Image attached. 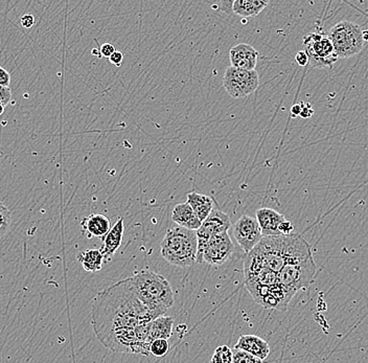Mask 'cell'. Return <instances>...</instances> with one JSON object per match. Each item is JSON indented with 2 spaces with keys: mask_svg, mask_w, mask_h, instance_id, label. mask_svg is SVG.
Segmentation results:
<instances>
[{
  "mask_svg": "<svg viewBox=\"0 0 368 363\" xmlns=\"http://www.w3.org/2000/svg\"><path fill=\"white\" fill-rule=\"evenodd\" d=\"M156 318L137 296L132 277L101 291L93 301L91 325L97 340L104 342L117 332L134 329Z\"/></svg>",
  "mask_w": 368,
  "mask_h": 363,
  "instance_id": "6da1fadb",
  "label": "cell"
},
{
  "mask_svg": "<svg viewBox=\"0 0 368 363\" xmlns=\"http://www.w3.org/2000/svg\"><path fill=\"white\" fill-rule=\"evenodd\" d=\"M131 277L137 296L154 316L165 315L173 307V290L165 277L152 270H141Z\"/></svg>",
  "mask_w": 368,
  "mask_h": 363,
  "instance_id": "7a4b0ae2",
  "label": "cell"
},
{
  "mask_svg": "<svg viewBox=\"0 0 368 363\" xmlns=\"http://www.w3.org/2000/svg\"><path fill=\"white\" fill-rule=\"evenodd\" d=\"M198 242L196 231L176 225L167 229L160 243V253L163 259L171 265L189 267L196 262Z\"/></svg>",
  "mask_w": 368,
  "mask_h": 363,
  "instance_id": "3957f363",
  "label": "cell"
},
{
  "mask_svg": "<svg viewBox=\"0 0 368 363\" xmlns=\"http://www.w3.org/2000/svg\"><path fill=\"white\" fill-rule=\"evenodd\" d=\"M328 35L338 58H352L364 49L363 28L352 21H340L331 28Z\"/></svg>",
  "mask_w": 368,
  "mask_h": 363,
  "instance_id": "277c9868",
  "label": "cell"
},
{
  "mask_svg": "<svg viewBox=\"0 0 368 363\" xmlns=\"http://www.w3.org/2000/svg\"><path fill=\"white\" fill-rule=\"evenodd\" d=\"M316 264L314 258L285 264L278 272V283L292 297L299 290L306 289L314 281Z\"/></svg>",
  "mask_w": 368,
  "mask_h": 363,
  "instance_id": "5b68a950",
  "label": "cell"
},
{
  "mask_svg": "<svg viewBox=\"0 0 368 363\" xmlns=\"http://www.w3.org/2000/svg\"><path fill=\"white\" fill-rule=\"evenodd\" d=\"M302 42L309 57V64L315 69H332L339 59L328 34L310 33L304 37Z\"/></svg>",
  "mask_w": 368,
  "mask_h": 363,
  "instance_id": "8992f818",
  "label": "cell"
},
{
  "mask_svg": "<svg viewBox=\"0 0 368 363\" xmlns=\"http://www.w3.org/2000/svg\"><path fill=\"white\" fill-rule=\"evenodd\" d=\"M260 85V76L256 69L246 71L230 67L223 76V86L226 93L234 98H247L254 93Z\"/></svg>",
  "mask_w": 368,
  "mask_h": 363,
  "instance_id": "52a82bcc",
  "label": "cell"
},
{
  "mask_svg": "<svg viewBox=\"0 0 368 363\" xmlns=\"http://www.w3.org/2000/svg\"><path fill=\"white\" fill-rule=\"evenodd\" d=\"M232 227V221L230 216L226 215L219 209H213L210 215L206 220L202 221L199 229L196 231L197 235L198 250L197 257H196V263L202 264V250L206 243L210 241L211 238L220 234L227 233Z\"/></svg>",
  "mask_w": 368,
  "mask_h": 363,
  "instance_id": "ba28073f",
  "label": "cell"
},
{
  "mask_svg": "<svg viewBox=\"0 0 368 363\" xmlns=\"http://www.w3.org/2000/svg\"><path fill=\"white\" fill-rule=\"evenodd\" d=\"M235 244L227 233L211 238L202 250V260L210 265L220 266L225 263L234 253Z\"/></svg>",
  "mask_w": 368,
  "mask_h": 363,
  "instance_id": "9c48e42d",
  "label": "cell"
},
{
  "mask_svg": "<svg viewBox=\"0 0 368 363\" xmlns=\"http://www.w3.org/2000/svg\"><path fill=\"white\" fill-rule=\"evenodd\" d=\"M234 236L242 249L247 253L261 241L263 234L256 218L243 215L235 224Z\"/></svg>",
  "mask_w": 368,
  "mask_h": 363,
  "instance_id": "30bf717a",
  "label": "cell"
},
{
  "mask_svg": "<svg viewBox=\"0 0 368 363\" xmlns=\"http://www.w3.org/2000/svg\"><path fill=\"white\" fill-rule=\"evenodd\" d=\"M259 57H260V52L254 49L252 45H246V43H239V45H235L230 52L232 67L246 69V71L256 69Z\"/></svg>",
  "mask_w": 368,
  "mask_h": 363,
  "instance_id": "8fae6325",
  "label": "cell"
},
{
  "mask_svg": "<svg viewBox=\"0 0 368 363\" xmlns=\"http://www.w3.org/2000/svg\"><path fill=\"white\" fill-rule=\"evenodd\" d=\"M124 233H125V221L123 218H119L114 226L111 227L110 231L102 239L103 246H102L101 251L104 255V261H110L113 255L119 250L123 243Z\"/></svg>",
  "mask_w": 368,
  "mask_h": 363,
  "instance_id": "7c38bea8",
  "label": "cell"
},
{
  "mask_svg": "<svg viewBox=\"0 0 368 363\" xmlns=\"http://www.w3.org/2000/svg\"><path fill=\"white\" fill-rule=\"evenodd\" d=\"M83 233L88 239L97 238L103 239L111 229L110 220L103 214H91L83 219L81 222Z\"/></svg>",
  "mask_w": 368,
  "mask_h": 363,
  "instance_id": "4fadbf2b",
  "label": "cell"
},
{
  "mask_svg": "<svg viewBox=\"0 0 368 363\" xmlns=\"http://www.w3.org/2000/svg\"><path fill=\"white\" fill-rule=\"evenodd\" d=\"M285 219L282 214L269 207H263L256 211V220L263 236L280 235L278 227Z\"/></svg>",
  "mask_w": 368,
  "mask_h": 363,
  "instance_id": "5bb4252c",
  "label": "cell"
},
{
  "mask_svg": "<svg viewBox=\"0 0 368 363\" xmlns=\"http://www.w3.org/2000/svg\"><path fill=\"white\" fill-rule=\"evenodd\" d=\"M235 347L247 351L256 357L260 358L262 362L269 356L270 345L267 341L256 335H242L239 338Z\"/></svg>",
  "mask_w": 368,
  "mask_h": 363,
  "instance_id": "9a60e30c",
  "label": "cell"
},
{
  "mask_svg": "<svg viewBox=\"0 0 368 363\" xmlns=\"http://www.w3.org/2000/svg\"><path fill=\"white\" fill-rule=\"evenodd\" d=\"M172 220L179 226L191 231H197L202 223L197 214L194 212L193 207L187 202L179 203L174 207Z\"/></svg>",
  "mask_w": 368,
  "mask_h": 363,
  "instance_id": "2e32d148",
  "label": "cell"
},
{
  "mask_svg": "<svg viewBox=\"0 0 368 363\" xmlns=\"http://www.w3.org/2000/svg\"><path fill=\"white\" fill-rule=\"evenodd\" d=\"M270 0H236L232 4V14L242 18L258 16L263 12Z\"/></svg>",
  "mask_w": 368,
  "mask_h": 363,
  "instance_id": "e0dca14e",
  "label": "cell"
},
{
  "mask_svg": "<svg viewBox=\"0 0 368 363\" xmlns=\"http://www.w3.org/2000/svg\"><path fill=\"white\" fill-rule=\"evenodd\" d=\"M187 203L193 207L200 220L204 221L213 209V199L208 195L191 192L186 195Z\"/></svg>",
  "mask_w": 368,
  "mask_h": 363,
  "instance_id": "ac0fdd59",
  "label": "cell"
},
{
  "mask_svg": "<svg viewBox=\"0 0 368 363\" xmlns=\"http://www.w3.org/2000/svg\"><path fill=\"white\" fill-rule=\"evenodd\" d=\"M78 262L88 272H97L103 268L104 255L101 249H87L77 255Z\"/></svg>",
  "mask_w": 368,
  "mask_h": 363,
  "instance_id": "d6986e66",
  "label": "cell"
},
{
  "mask_svg": "<svg viewBox=\"0 0 368 363\" xmlns=\"http://www.w3.org/2000/svg\"><path fill=\"white\" fill-rule=\"evenodd\" d=\"M174 319L172 317L160 316L156 317L149 323V333L152 341L156 338L169 339L173 333Z\"/></svg>",
  "mask_w": 368,
  "mask_h": 363,
  "instance_id": "ffe728a7",
  "label": "cell"
},
{
  "mask_svg": "<svg viewBox=\"0 0 368 363\" xmlns=\"http://www.w3.org/2000/svg\"><path fill=\"white\" fill-rule=\"evenodd\" d=\"M245 280V283L259 284V285L272 286L278 283V272L267 267H263L258 272Z\"/></svg>",
  "mask_w": 368,
  "mask_h": 363,
  "instance_id": "44dd1931",
  "label": "cell"
},
{
  "mask_svg": "<svg viewBox=\"0 0 368 363\" xmlns=\"http://www.w3.org/2000/svg\"><path fill=\"white\" fill-rule=\"evenodd\" d=\"M170 351V343L167 339L156 338L150 345V353L155 357H165Z\"/></svg>",
  "mask_w": 368,
  "mask_h": 363,
  "instance_id": "7402d4cb",
  "label": "cell"
},
{
  "mask_svg": "<svg viewBox=\"0 0 368 363\" xmlns=\"http://www.w3.org/2000/svg\"><path fill=\"white\" fill-rule=\"evenodd\" d=\"M11 222L12 214L8 207L0 201V238L4 237L10 231Z\"/></svg>",
  "mask_w": 368,
  "mask_h": 363,
  "instance_id": "603a6c76",
  "label": "cell"
},
{
  "mask_svg": "<svg viewBox=\"0 0 368 363\" xmlns=\"http://www.w3.org/2000/svg\"><path fill=\"white\" fill-rule=\"evenodd\" d=\"M210 362L213 363H232V350L227 345H221L215 349Z\"/></svg>",
  "mask_w": 368,
  "mask_h": 363,
  "instance_id": "cb8c5ba5",
  "label": "cell"
},
{
  "mask_svg": "<svg viewBox=\"0 0 368 363\" xmlns=\"http://www.w3.org/2000/svg\"><path fill=\"white\" fill-rule=\"evenodd\" d=\"M263 362L260 358L256 357L252 354L248 353L242 349L235 347L232 350V363H261Z\"/></svg>",
  "mask_w": 368,
  "mask_h": 363,
  "instance_id": "d4e9b609",
  "label": "cell"
},
{
  "mask_svg": "<svg viewBox=\"0 0 368 363\" xmlns=\"http://www.w3.org/2000/svg\"><path fill=\"white\" fill-rule=\"evenodd\" d=\"M0 102L4 103L6 107L12 102V91L10 87L0 86Z\"/></svg>",
  "mask_w": 368,
  "mask_h": 363,
  "instance_id": "484cf974",
  "label": "cell"
},
{
  "mask_svg": "<svg viewBox=\"0 0 368 363\" xmlns=\"http://www.w3.org/2000/svg\"><path fill=\"white\" fill-rule=\"evenodd\" d=\"M278 231H280V235H291V234L294 233L293 224L285 219V220L280 223Z\"/></svg>",
  "mask_w": 368,
  "mask_h": 363,
  "instance_id": "4316f807",
  "label": "cell"
},
{
  "mask_svg": "<svg viewBox=\"0 0 368 363\" xmlns=\"http://www.w3.org/2000/svg\"><path fill=\"white\" fill-rule=\"evenodd\" d=\"M11 74L8 71L0 67V86L10 87Z\"/></svg>",
  "mask_w": 368,
  "mask_h": 363,
  "instance_id": "83f0119b",
  "label": "cell"
},
{
  "mask_svg": "<svg viewBox=\"0 0 368 363\" xmlns=\"http://www.w3.org/2000/svg\"><path fill=\"white\" fill-rule=\"evenodd\" d=\"M236 0H219V8L225 14H232V4Z\"/></svg>",
  "mask_w": 368,
  "mask_h": 363,
  "instance_id": "f1b7e54d",
  "label": "cell"
},
{
  "mask_svg": "<svg viewBox=\"0 0 368 363\" xmlns=\"http://www.w3.org/2000/svg\"><path fill=\"white\" fill-rule=\"evenodd\" d=\"M109 61H110L113 65H115V67H121L124 61L123 52H119V50H115V52L109 57Z\"/></svg>",
  "mask_w": 368,
  "mask_h": 363,
  "instance_id": "f546056e",
  "label": "cell"
},
{
  "mask_svg": "<svg viewBox=\"0 0 368 363\" xmlns=\"http://www.w3.org/2000/svg\"><path fill=\"white\" fill-rule=\"evenodd\" d=\"M295 61L299 67H304L309 64V57L304 50H300L296 54Z\"/></svg>",
  "mask_w": 368,
  "mask_h": 363,
  "instance_id": "4dcf8cb0",
  "label": "cell"
},
{
  "mask_svg": "<svg viewBox=\"0 0 368 363\" xmlns=\"http://www.w3.org/2000/svg\"><path fill=\"white\" fill-rule=\"evenodd\" d=\"M302 104V111H300L299 117L302 119H310L313 115H314V110L310 104H304V103H300Z\"/></svg>",
  "mask_w": 368,
  "mask_h": 363,
  "instance_id": "1f68e13d",
  "label": "cell"
},
{
  "mask_svg": "<svg viewBox=\"0 0 368 363\" xmlns=\"http://www.w3.org/2000/svg\"><path fill=\"white\" fill-rule=\"evenodd\" d=\"M115 50H115L114 45H111V43H104L100 47V54H101V56L105 57V58H109Z\"/></svg>",
  "mask_w": 368,
  "mask_h": 363,
  "instance_id": "d6a6232c",
  "label": "cell"
},
{
  "mask_svg": "<svg viewBox=\"0 0 368 363\" xmlns=\"http://www.w3.org/2000/svg\"><path fill=\"white\" fill-rule=\"evenodd\" d=\"M20 23L21 25L23 26V28H30L35 25V23H36V21H35V17L32 16V15L25 14L23 15V17H21Z\"/></svg>",
  "mask_w": 368,
  "mask_h": 363,
  "instance_id": "836d02e7",
  "label": "cell"
},
{
  "mask_svg": "<svg viewBox=\"0 0 368 363\" xmlns=\"http://www.w3.org/2000/svg\"><path fill=\"white\" fill-rule=\"evenodd\" d=\"M300 111H302V104L293 105L291 108L292 117H299Z\"/></svg>",
  "mask_w": 368,
  "mask_h": 363,
  "instance_id": "e575fe53",
  "label": "cell"
},
{
  "mask_svg": "<svg viewBox=\"0 0 368 363\" xmlns=\"http://www.w3.org/2000/svg\"><path fill=\"white\" fill-rule=\"evenodd\" d=\"M4 109H6V106H4V103L0 102V115H4Z\"/></svg>",
  "mask_w": 368,
  "mask_h": 363,
  "instance_id": "d590c367",
  "label": "cell"
},
{
  "mask_svg": "<svg viewBox=\"0 0 368 363\" xmlns=\"http://www.w3.org/2000/svg\"><path fill=\"white\" fill-rule=\"evenodd\" d=\"M363 38H364L365 42L368 41V30H363Z\"/></svg>",
  "mask_w": 368,
  "mask_h": 363,
  "instance_id": "8d00e7d4",
  "label": "cell"
}]
</instances>
